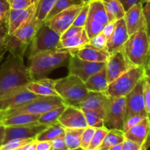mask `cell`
Masks as SVG:
<instances>
[{
	"label": "cell",
	"instance_id": "cb8c5ba5",
	"mask_svg": "<svg viewBox=\"0 0 150 150\" xmlns=\"http://www.w3.org/2000/svg\"><path fill=\"white\" fill-rule=\"evenodd\" d=\"M89 39L86 35V31L83 29L80 32L71 38L65 40H60L57 44V49L64 50V51L76 49L89 43Z\"/></svg>",
	"mask_w": 150,
	"mask_h": 150
},
{
	"label": "cell",
	"instance_id": "8fae6325",
	"mask_svg": "<svg viewBox=\"0 0 150 150\" xmlns=\"http://www.w3.org/2000/svg\"><path fill=\"white\" fill-rule=\"evenodd\" d=\"M84 4L85 3L72 6L66 10H62L55 16H54L52 18L44 23L61 36L62 34L66 29L73 25L75 19L77 17L78 14L81 11Z\"/></svg>",
	"mask_w": 150,
	"mask_h": 150
},
{
	"label": "cell",
	"instance_id": "2e32d148",
	"mask_svg": "<svg viewBox=\"0 0 150 150\" xmlns=\"http://www.w3.org/2000/svg\"><path fill=\"white\" fill-rule=\"evenodd\" d=\"M58 122L68 128H85L88 126L83 111L75 105H66Z\"/></svg>",
	"mask_w": 150,
	"mask_h": 150
},
{
	"label": "cell",
	"instance_id": "c3c4849f",
	"mask_svg": "<svg viewBox=\"0 0 150 150\" xmlns=\"http://www.w3.org/2000/svg\"><path fill=\"white\" fill-rule=\"evenodd\" d=\"M83 29V28L82 27H78V26H73V25H72V26H70L68 29H66V30L62 34V35L60 36V40H65L69 38H71V37L74 36L76 34L80 32Z\"/></svg>",
	"mask_w": 150,
	"mask_h": 150
},
{
	"label": "cell",
	"instance_id": "8992f818",
	"mask_svg": "<svg viewBox=\"0 0 150 150\" xmlns=\"http://www.w3.org/2000/svg\"><path fill=\"white\" fill-rule=\"evenodd\" d=\"M65 102L59 96H39L26 105L14 109L1 112L4 117L20 114H41L64 105ZM67 105V104H66Z\"/></svg>",
	"mask_w": 150,
	"mask_h": 150
},
{
	"label": "cell",
	"instance_id": "003e7915",
	"mask_svg": "<svg viewBox=\"0 0 150 150\" xmlns=\"http://www.w3.org/2000/svg\"><path fill=\"white\" fill-rule=\"evenodd\" d=\"M74 150H83V149H82L81 148H79V149H74Z\"/></svg>",
	"mask_w": 150,
	"mask_h": 150
},
{
	"label": "cell",
	"instance_id": "ee69618b",
	"mask_svg": "<svg viewBox=\"0 0 150 150\" xmlns=\"http://www.w3.org/2000/svg\"><path fill=\"white\" fill-rule=\"evenodd\" d=\"M10 4V9L20 10L29 7L38 0H7Z\"/></svg>",
	"mask_w": 150,
	"mask_h": 150
},
{
	"label": "cell",
	"instance_id": "5b68a950",
	"mask_svg": "<svg viewBox=\"0 0 150 150\" xmlns=\"http://www.w3.org/2000/svg\"><path fill=\"white\" fill-rule=\"evenodd\" d=\"M149 74V70L144 67H132L108 84L104 93L108 98L125 97L143 79Z\"/></svg>",
	"mask_w": 150,
	"mask_h": 150
},
{
	"label": "cell",
	"instance_id": "4316f807",
	"mask_svg": "<svg viewBox=\"0 0 150 150\" xmlns=\"http://www.w3.org/2000/svg\"><path fill=\"white\" fill-rule=\"evenodd\" d=\"M40 117V114H16V115L4 117V120H3L1 124L5 126V127L30 124V123L37 122L39 120Z\"/></svg>",
	"mask_w": 150,
	"mask_h": 150
},
{
	"label": "cell",
	"instance_id": "94428289",
	"mask_svg": "<svg viewBox=\"0 0 150 150\" xmlns=\"http://www.w3.org/2000/svg\"><path fill=\"white\" fill-rule=\"evenodd\" d=\"M150 1V0H139V1H140V2L142 3V4H145V3H146L147 1Z\"/></svg>",
	"mask_w": 150,
	"mask_h": 150
},
{
	"label": "cell",
	"instance_id": "7dc6e473",
	"mask_svg": "<svg viewBox=\"0 0 150 150\" xmlns=\"http://www.w3.org/2000/svg\"><path fill=\"white\" fill-rule=\"evenodd\" d=\"M145 117H140V116H133V117H130L124 121V125H123V132L125 133L126 131L131 128L133 126L139 123L142 120H143Z\"/></svg>",
	"mask_w": 150,
	"mask_h": 150
},
{
	"label": "cell",
	"instance_id": "f5cc1de1",
	"mask_svg": "<svg viewBox=\"0 0 150 150\" xmlns=\"http://www.w3.org/2000/svg\"><path fill=\"white\" fill-rule=\"evenodd\" d=\"M144 4V7H142V14H143L146 23L149 25L150 19V1L145 3Z\"/></svg>",
	"mask_w": 150,
	"mask_h": 150
},
{
	"label": "cell",
	"instance_id": "603a6c76",
	"mask_svg": "<svg viewBox=\"0 0 150 150\" xmlns=\"http://www.w3.org/2000/svg\"><path fill=\"white\" fill-rule=\"evenodd\" d=\"M84 83L89 92H105L109 84L107 81L105 65L98 73L90 76Z\"/></svg>",
	"mask_w": 150,
	"mask_h": 150
},
{
	"label": "cell",
	"instance_id": "d6986e66",
	"mask_svg": "<svg viewBox=\"0 0 150 150\" xmlns=\"http://www.w3.org/2000/svg\"><path fill=\"white\" fill-rule=\"evenodd\" d=\"M70 54H76L80 59L92 62H106L110 54L105 49H98L89 43L76 49L66 51Z\"/></svg>",
	"mask_w": 150,
	"mask_h": 150
},
{
	"label": "cell",
	"instance_id": "52a82bcc",
	"mask_svg": "<svg viewBox=\"0 0 150 150\" xmlns=\"http://www.w3.org/2000/svg\"><path fill=\"white\" fill-rule=\"evenodd\" d=\"M59 40L60 35L43 23L29 44V58L40 53L56 49Z\"/></svg>",
	"mask_w": 150,
	"mask_h": 150
},
{
	"label": "cell",
	"instance_id": "3957f363",
	"mask_svg": "<svg viewBox=\"0 0 150 150\" xmlns=\"http://www.w3.org/2000/svg\"><path fill=\"white\" fill-rule=\"evenodd\" d=\"M70 57L69 52L57 48L40 53L29 58L28 68L33 77L43 76L58 67L67 66Z\"/></svg>",
	"mask_w": 150,
	"mask_h": 150
},
{
	"label": "cell",
	"instance_id": "f1b7e54d",
	"mask_svg": "<svg viewBox=\"0 0 150 150\" xmlns=\"http://www.w3.org/2000/svg\"><path fill=\"white\" fill-rule=\"evenodd\" d=\"M4 48L10 54L23 57L29 44L23 42L13 35H8L4 42Z\"/></svg>",
	"mask_w": 150,
	"mask_h": 150
},
{
	"label": "cell",
	"instance_id": "8d00e7d4",
	"mask_svg": "<svg viewBox=\"0 0 150 150\" xmlns=\"http://www.w3.org/2000/svg\"><path fill=\"white\" fill-rule=\"evenodd\" d=\"M108 130L105 127H98L95 129V132L93 135L90 144L88 146L87 150H96L100 146L104 138L106 136Z\"/></svg>",
	"mask_w": 150,
	"mask_h": 150
},
{
	"label": "cell",
	"instance_id": "44dd1931",
	"mask_svg": "<svg viewBox=\"0 0 150 150\" xmlns=\"http://www.w3.org/2000/svg\"><path fill=\"white\" fill-rule=\"evenodd\" d=\"M150 122L149 117H145L141 120L139 123L129 129L124 133L125 139H129L140 146H143L147 142L149 133Z\"/></svg>",
	"mask_w": 150,
	"mask_h": 150
},
{
	"label": "cell",
	"instance_id": "f546056e",
	"mask_svg": "<svg viewBox=\"0 0 150 150\" xmlns=\"http://www.w3.org/2000/svg\"><path fill=\"white\" fill-rule=\"evenodd\" d=\"M84 128H68L64 127V140L69 150L80 148L81 139Z\"/></svg>",
	"mask_w": 150,
	"mask_h": 150
},
{
	"label": "cell",
	"instance_id": "74e56055",
	"mask_svg": "<svg viewBox=\"0 0 150 150\" xmlns=\"http://www.w3.org/2000/svg\"><path fill=\"white\" fill-rule=\"evenodd\" d=\"M35 139H15L6 142L2 145L0 150H13L18 148L23 147V146L26 145L27 144L30 143Z\"/></svg>",
	"mask_w": 150,
	"mask_h": 150
},
{
	"label": "cell",
	"instance_id": "60d3db41",
	"mask_svg": "<svg viewBox=\"0 0 150 150\" xmlns=\"http://www.w3.org/2000/svg\"><path fill=\"white\" fill-rule=\"evenodd\" d=\"M88 12H89V2L85 3L84 5L83 6L82 9L79 13L78 14L77 17L75 19L73 25L78 27H84L85 23L88 18Z\"/></svg>",
	"mask_w": 150,
	"mask_h": 150
},
{
	"label": "cell",
	"instance_id": "816d5d0a",
	"mask_svg": "<svg viewBox=\"0 0 150 150\" xmlns=\"http://www.w3.org/2000/svg\"><path fill=\"white\" fill-rule=\"evenodd\" d=\"M115 23V22H114ZM114 22H108L106 25H105V26L103 27L102 30V33L105 36V38H107V40L109 38V37L111 36V35L112 34L113 30H114Z\"/></svg>",
	"mask_w": 150,
	"mask_h": 150
},
{
	"label": "cell",
	"instance_id": "be15d7a7",
	"mask_svg": "<svg viewBox=\"0 0 150 150\" xmlns=\"http://www.w3.org/2000/svg\"><path fill=\"white\" fill-rule=\"evenodd\" d=\"M91 0H82V1H83V3H87V2H89Z\"/></svg>",
	"mask_w": 150,
	"mask_h": 150
},
{
	"label": "cell",
	"instance_id": "bcb514c9",
	"mask_svg": "<svg viewBox=\"0 0 150 150\" xmlns=\"http://www.w3.org/2000/svg\"><path fill=\"white\" fill-rule=\"evenodd\" d=\"M8 35V23L0 24V52L6 51L4 48V42Z\"/></svg>",
	"mask_w": 150,
	"mask_h": 150
},
{
	"label": "cell",
	"instance_id": "ac0fdd59",
	"mask_svg": "<svg viewBox=\"0 0 150 150\" xmlns=\"http://www.w3.org/2000/svg\"><path fill=\"white\" fill-rule=\"evenodd\" d=\"M38 2V1L25 9H10L8 17V35H13L15 31L35 14Z\"/></svg>",
	"mask_w": 150,
	"mask_h": 150
},
{
	"label": "cell",
	"instance_id": "e575fe53",
	"mask_svg": "<svg viewBox=\"0 0 150 150\" xmlns=\"http://www.w3.org/2000/svg\"><path fill=\"white\" fill-rule=\"evenodd\" d=\"M57 0H38L35 17L41 22H44L48 13L54 7Z\"/></svg>",
	"mask_w": 150,
	"mask_h": 150
},
{
	"label": "cell",
	"instance_id": "e7e4bbea",
	"mask_svg": "<svg viewBox=\"0 0 150 150\" xmlns=\"http://www.w3.org/2000/svg\"><path fill=\"white\" fill-rule=\"evenodd\" d=\"M23 148H24V146H23V147H21V148H18V149H13V150H23Z\"/></svg>",
	"mask_w": 150,
	"mask_h": 150
},
{
	"label": "cell",
	"instance_id": "83f0119b",
	"mask_svg": "<svg viewBox=\"0 0 150 150\" xmlns=\"http://www.w3.org/2000/svg\"><path fill=\"white\" fill-rule=\"evenodd\" d=\"M64 136V127L60 123L57 122L48 125L43 131L38 135L35 140L38 142L47 141L51 142L60 136Z\"/></svg>",
	"mask_w": 150,
	"mask_h": 150
},
{
	"label": "cell",
	"instance_id": "ba28073f",
	"mask_svg": "<svg viewBox=\"0 0 150 150\" xmlns=\"http://www.w3.org/2000/svg\"><path fill=\"white\" fill-rule=\"evenodd\" d=\"M125 113V98H109L108 106L105 110L104 127L109 130H120L123 131Z\"/></svg>",
	"mask_w": 150,
	"mask_h": 150
},
{
	"label": "cell",
	"instance_id": "1f68e13d",
	"mask_svg": "<svg viewBox=\"0 0 150 150\" xmlns=\"http://www.w3.org/2000/svg\"><path fill=\"white\" fill-rule=\"evenodd\" d=\"M124 139V132L122 130H115V129L109 130L107 133L106 136L104 138L100 147L109 149L111 146H114L115 145L119 144L122 143Z\"/></svg>",
	"mask_w": 150,
	"mask_h": 150
},
{
	"label": "cell",
	"instance_id": "6da1fadb",
	"mask_svg": "<svg viewBox=\"0 0 150 150\" xmlns=\"http://www.w3.org/2000/svg\"><path fill=\"white\" fill-rule=\"evenodd\" d=\"M33 80L23 57L10 54L0 65V99Z\"/></svg>",
	"mask_w": 150,
	"mask_h": 150
},
{
	"label": "cell",
	"instance_id": "7c38bea8",
	"mask_svg": "<svg viewBox=\"0 0 150 150\" xmlns=\"http://www.w3.org/2000/svg\"><path fill=\"white\" fill-rule=\"evenodd\" d=\"M48 125L40 124L38 122L30 124L16 126H7L5 127L4 143L15 139H35L39 133L43 131Z\"/></svg>",
	"mask_w": 150,
	"mask_h": 150
},
{
	"label": "cell",
	"instance_id": "30bf717a",
	"mask_svg": "<svg viewBox=\"0 0 150 150\" xmlns=\"http://www.w3.org/2000/svg\"><path fill=\"white\" fill-rule=\"evenodd\" d=\"M105 65V62H88L81 59L76 54H70L67 67L69 74L77 76L85 82L90 76L100 71Z\"/></svg>",
	"mask_w": 150,
	"mask_h": 150
},
{
	"label": "cell",
	"instance_id": "9c48e42d",
	"mask_svg": "<svg viewBox=\"0 0 150 150\" xmlns=\"http://www.w3.org/2000/svg\"><path fill=\"white\" fill-rule=\"evenodd\" d=\"M144 78L138 83L134 89L130 91L125 98V120L133 116H140L142 117H149L145 108L144 101L142 95V86Z\"/></svg>",
	"mask_w": 150,
	"mask_h": 150
},
{
	"label": "cell",
	"instance_id": "f35d334b",
	"mask_svg": "<svg viewBox=\"0 0 150 150\" xmlns=\"http://www.w3.org/2000/svg\"><path fill=\"white\" fill-rule=\"evenodd\" d=\"M142 95L146 111L149 115L150 113V81L149 74H146L144 77L143 86H142Z\"/></svg>",
	"mask_w": 150,
	"mask_h": 150
},
{
	"label": "cell",
	"instance_id": "6125c7cd",
	"mask_svg": "<svg viewBox=\"0 0 150 150\" xmlns=\"http://www.w3.org/2000/svg\"><path fill=\"white\" fill-rule=\"evenodd\" d=\"M96 150H109V149L108 148H103V147H100L98 149H97Z\"/></svg>",
	"mask_w": 150,
	"mask_h": 150
},
{
	"label": "cell",
	"instance_id": "e0dca14e",
	"mask_svg": "<svg viewBox=\"0 0 150 150\" xmlns=\"http://www.w3.org/2000/svg\"><path fill=\"white\" fill-rule=\"evenodd\" d=\"M128 38L129 35L124 18L116 21L112 34L107 40L105 50L109 54L120 51Z\"/></svg>",
	"mask_w": 150,
	"mask_h": 150
},
{
	"label": "cell",
	"instance_id": "11a10c76",
	"mask_svg": "<svg viewBox=\"0 0 150 150\" xmlns=\"http://www.w3.org/2000/svg\"><path fill=\"white\" fill-rule=\"evenodd\" d=\"M119 1L122 3V4L123 5V7H124L125 11L129 10V9L131 7H133L134 4L139 2V0H119Z\"/></svg>",
	"mask_w": 150,
	"mask_h": 150
},
{
	"label": "cell",
	"instance_id": "836d02e7",
	"mask_svg": "<svg viewBox=\"0 0 150 150\" xmlns=\"http://www.w3.org/2000/svg\"><path fill=\"white\" fill-rule=\"evenodd\" d=\"M83 4L82 0H57L54 7L51 9L50 13H48V16H47L46 19L44 22L48 21V20L52 18L54 16H55L56 15L58 14L59 13L62 12V10H66V9L72 7V6L77 5V4Z\"/></svg>",
	"mask_w": 150,
	"mask_h": 150
},
{
	"label": "cell",
	"instance_id": "d6a6232c",
	"mask_svg": "<svg viewBox=\"0 0 150 150\" xmlns=\"http://www.w3.org/2000/svg\"><path fill=\"white\" fill-rule=\"evenodd\" d=\"M66 104L61 105L59 107L51 109L44 114H41L38 120V122L40 124L46 125H50L54 124V123L58 122V119L63 112L66 107Z\"/></svg>",
	"mask_w": 150,
	"mask_h": 150
},
{
	"label": "cell",
	"instance_id": "03108f58",
	"mask_svg": "<svg viewBox=\"0 0 150 150\" xmlns=\"http://www.w3.org/2000/svg\"><path fill=\"white\" fill-rule=\"evenodd\" d=\"M144 146H145V144L144 145V146H142V149H141L140 150H144Z\"/></svg>",
	"mask_w": 150,
	"mask_h": 150
},
{
	"label": "cell",
	"instance_id": "d590c367",
	"mask_svg": "<svg viewBox=\"0 0 150 150\" xmlns=\"http://www.w3.org/2000/svg\"><path fill=\"white\" fill-rule=\"evenodd\" d=\"M30 92L39 96H59L56 90L46 87L42 84L33 81L28 83L26 86Z\"/></svg>",
	"mask_w": 150,
	"mask_h": 150
},
{
	"label": "cell",
	"instance_id": "4fadbf2b",
	"mask_svg": "<svg viewBox=\"0 0 150 150\" xmlns=\"http://www.w3.org/2000/svg\"><path fill=\"white\" fill-rule=\"evenodd\" d=\"M38 97L26 86L21 88L0 99V112L23 106Z\"/></svg>",
	"mask_w": 150,
	"mask_h": 150
},
{
	"label": "cell",
	"instance_id": "91938a15",
	"mask_svg": "<svg viewBox=\"0 0 150 150\" xmlns=\"http://www.w3.org/2000/svg\"><path fill=\"white\" fill-rule=\"evenodd\" d=\"M3 120H4V116H3V114L0 112V124H1Z\"/></svg>",
	"mask_w": 150,
	"mask_h": 150
},
{
	"label": "cell",
	"instance_id": "ab89813d",
	"mask_svg": "<svg viewBox=\"0 0 150 150\" xmlns=\"http://www.w3.org/2000/svg\"><path fill=\"white\" fill-rule=\"evenodd\" d=\"M95 129H96L95 127H90V126H87L86 127H85L83 133H82L81 139L80 148L83 150H87L88 146H89L95 132Z\"/></svg>",
	"mask_w": 150,
	"mask_h": 150
},
{
	"label": "cell",
	"instance_id": "f907efd6",
	"mask_svg": "<svg viewBox=\"0 0 150 150\" xmlns=\"http://www.w3.org/2000/svg\"><path fill=\"white\" fill-rule=\"evenodd\" d=\"M33 81L36 82V83H40V84L43 85V86L50 88V89H54V87H55L56 80H54V79H48V78H42V79H36V80L34 79ZM54 90H55V89H54Z\"/></svg>",
	"mask_w": 150,
	"mask_h": 150
},
{
	"label": "cell",
	"instance_id": "d4e9b609",
	"mask_svg": "<svg viewBox=\"0 0 150 150\" xmlns=\"http://www.w3.org/2000/svg\"><path fill=\"white\" fill-rule=\"evenodd\" d=\"M88 18L103 26L108 23L106 12L102 0H91L89 1Z\"/></svg>",
	"mask_w": 150,
	"mask_h": 150
},
{
	"label": "cell",
	"instance_id": "9a60e30c",
	"mask_svg": "<svg viewBox=\"0 0 150 150\" xmlns=\"http://www.w3.org/2000/svg\"><path fill=\"white\" fill-rule=\"evenodd\" d=\"M143 4L139 1L125 11L124 19L129 36L140 30L149 32V25L142 14Z\"/></svg>",
	"mask_w": 150,
	"mask_h": 150
},
{
	"label": "cell",
	"instance_id": "5bb4252c",
	"mask_svg": "<svg viewBox=\"0 0 150 150\" xmlns=\"http://www.w3.org/2000/svg\"><path fill=\"white\" fill-rule=\"evenodd\" d=\"M132 67L122 50L110 54L109 58L105 62L106 78L108 83L114 81Z\"/></svg>",
	"mask_w": 150,
	"mask_h": 150
},
{
	"label": "cell",
	"instance_id": "7bdbcfd3",
	"mask_svg": "<svg viewBox=\"0 0 150 150\" xmlns=\"http://www.w3.org/2000/svg\"><path fill=\"white\" fill-rule=\"evenodd\" d=\"M10 7L7 0H0V24L8 23Z\"/></svg>",
	"mask_w": 150,
	"mask_h": 150
},
{
	"label": "cell",
	"instance_id": "db71d44e",
	"mask_svg": "<svg viewBox=\"0 0 150 150\" xmlns=\"http://www.w3.org/2000/svg\"><path fill=\"white\" fill-rule=\"evenodd\" d=\"M36 150H51V142L47 141H37Z\"/></svg>",
	"mask_w": 150,
	"mask_h": 150
},
{
	"label": "cell",
	"instance_id": "680465c9",
	"mask_svg": "<svg viewBox=\"0 0 150 150\" xmlns=\"http://www.w3.org/2000/svg\"><path fill=\"white\" fill-rule=\"evenodd\" d=\"M122 143L119 144L115 145L114 146H111L109 148V150H122Z\"/></svg>",
	"mask_w": 150,
	"mask_h": 150
},
{
	"label": "cell",
	"instance_id": "f6af8a7d",
	"mask_svg": "<svg viewBox=\"0 0 150 150\" xmlns=\"http://www.w3.org/2000/svg\"><path fill=\"white\" fill-rule=\"evenodd\" d=\"M51 150H69L64 140V136L51 141Z\"/></svg>",
	"mask_w": 150,
	"mask_h": 150
},
{
	"label": "cell",
	"instance_id": "b9f144b4",
	"mask_svg": "<svg viewBox=\"0 0 150 150\" xmlns=\"http://www.w3.org/2000/svg\"><path fill=\"white\" fill-rule=\"evenodd\" d=\"M107 42V38L105 35L100 32L94 38L89 39V44L98 49H105Z\"/></svg>",
	"mask_w": 150,
	"mask_h": 150
},
{
	"label": "cell",
	"instance_id": "277c9868",
	"mask_svg": "<svg viewBox=\"0 0 150 150\" xmlns=\"http://www.w3.org/2000/svg\"><path fill=\"white\" fill-rule=\"evenodd\" d=\"M54 89L67 105L75 106L81 102L89 92L81 79L70 74L57 79Z\"/></svg>",
	"mask_w": 150,
	"mask_h": 150
},
{
	"label": "cell",
	"instance_id": "9f6ffc18",
	"mask_svg": "<svg viewBox=\"0 0 150 150\" xmlns=\"http://www.w3.org/2000/svg\"><path fill=\"white\" fill-rule=\"evenodd\" d=\"M5 126L0 124V148L4 144V139H5Z\"/></svg>",
	"mask_w": 150,
	"mask_h": 150
},
{
	"label": "cell",
	"instance_id": "4dcf8cb0",
	"mask_svg": "<svg viewBox=\"0 0 150 150\" xmlns=\"http://www.w3.org/2000/svg\"><path fill=\"white\" fill-rule=\"evenodd\" d=\"M83 114L88 126L95 128L104 127L105 111L102 110H89V111H83Z\"/></svg>",
	"mask_w": 150,
	"mask_h": 150
},
{
	"label": "cell",
	"instance_id": "6f0895ef",
	"mask_svg": "<svg viewBox=\"0 0 150 150\" xmlns=\"http://www.w3.org/2000/svg\"><path fill=\"white\" fill-rule=\"evenodd\" d=\"M36 145H37V141L34 140L32 141L30 143L27 144L26 145H25L23 150H36Z\"/></svg>",
	"mask_w": 150,
	"mask_h": 150
},
{
	"label": "cell",
	"instance_id": "7402d4cb",
	"mask_svg": "<svg viewBox=\"0 0 150 150\" xmlns=\"http://www.w3.org/2000/svg\"><path fill=\"white\" fill-rule=\"evenodd\" d=\"M44 22L40 21L35 17V14L29 20L22 24L18 29L13 32V35L26 43L30 44L34 36Z\"/></svg>",
	"mask_w": 150,
	"mask_h": 150
},
{
	"label": "cell",
	"instance_id": "7a4b0ae2",
	"mask_svg": "<svg viewBox=\"0 0 150 150\" xmlns=\"http://www.w3.org/2000/svg\"><path fill=\"white\" fill-rule=\"evenodd\" d=\"M149 32L140 30L129 36L121 50L130 65L149 70Z\"/></svg>",
	"mask_w": 150,
	"mask_h": 150
},
{
	"label": "cell",
	"instance_id": "ffe728a7",
	"mask_svg": "<svg viewBox=\"0 0 150 150\" xmlns=\"http://www.w3.org/2000/svg\"><path fill=\"white\" fill-rule=\"evenodd\" d=\"M109 98L104 92H89L84 99L76 105L83 111L102 110L105 111Z\"/></svg>",
	"mask_w": 150,
	"mask_h": 150
},
{
	"label": "cell",
	"instance_id": "681fc988",
	"mask_svg": "<svg viewBox=\"0 0 150 150\" xmlns=\"http://www.w3.org/2000/svg\"><path fill=\"white\" fill-rule=\"evenodd\" d=\"M142 146L138 144L125 138L124 141L122 142V150H140L142 149Z\"/></svg>",
	"mask_w": 150,
	"mask_h": 150
},
{
	"label": "cell",
	"instance_id": "484cf974",
	"mask_svg": "<svg viewBox=\"0 0 150 150\" xmlns=\"http://www.w3.org/2000/svg\"><path fill=\"white\" fill-rule=\"evenodd\" d=\"M106 12L108 22H115L123 18L125 14L123 5L119 0H102Z\"/></svg>",
	"mask_w": 150,
	"mask_h": 150
}]
</instances>
